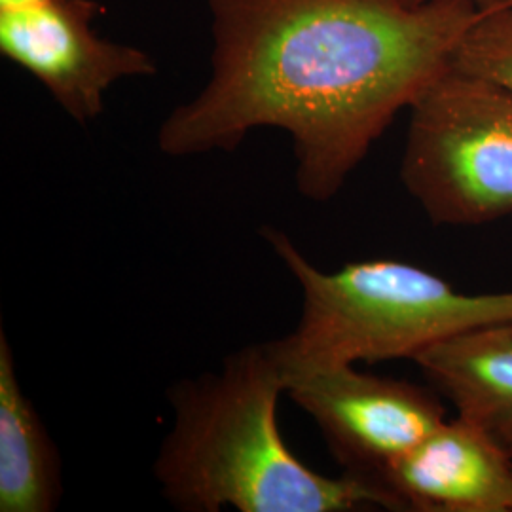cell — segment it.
<instances>
[{
	"label": "cell",
	"mask_w": 512,
	"mask_h": 512,
	"mask_svg": "<svg viewBox=\"0 0 512 512\" xmlns=\"http://www.w3.org/2000/svg\"><path fill=\"white\" fill-rule=\"evenodd\" d=\"M260 236L302 291L293 332L270 340L287 380L334 366L414 359L459 334L512 325V293H461L401 260L323 272L283 230L264 226Z\"/></svg>",
	"instance_id": "3"
},
{
	"label": "cell",
	"mask_w": 512,
	"mask_h": 512,
	"mask_svg": "<svg viewBox=\"0 0 512 512\" xmlns=\"http://www.w3.org/2000/svg\"><path fill=\"white\" fill-rule=\"evenodd\" d=\"M412 361L458 416L512 456V325L459 334L423 349Z\"/></svg>",
	"instance_id": "8"
},
{
	"label": "cell",
	"mask_w": 512,
	"mask_h": 512,
	"mask_svg": "<svg viewBox=\"0 0 512 512\" xmlns=\"http://www.w3.org/2000/svg\"><path fill=\"white\" fill-rule=\"evenodd\" d=\"M97 0H44L0 10V54L37 78L74 122L86 126L105 110L110 88L158 73L152 55L99 37Z\"/></svg>",
	"instance_id": "5"
},
{
	"label": "cell",
	"mask_w": 512,
	"mask_h": 512,
	"mask_svg": "<svg viewBox=\"0 0 512 512\" xmlns=\"http://www.w3.org/2000/svg\"><path fill=\"white\" fill-rule=\"evenodd\" d=\"M408 2L410 4H425V2H433V0H408ZM467 2H473L476 6H494L503 0H467Z\"/></svg>",
	"instance_id": "12"
},
{
	"label": "cell",
	"mask_w": 512,
	"mask_h": 512,
	"mask_svg": "<svg viewBox=\"0 0 512 512\" xmlns=\"http://www.w3.org/2000/svg\"><path fill=\"white\" fill-rule=\"evenodd\" d=\"M452 67L488 78L512 93V0L476 21L459 42Z\"/></svg>",
	"instance_id": "10"
},
{
	"label": "cell",
	"mask_w": 512,
	"mask_h": 512,
	"mask_svg": "<svg viewBox=\"0 0 512 512\" xmlns=\"http://www.w3.org/2000/svg\"><path fill=\"white\" fill-rule=\"evenodd\" d=\"M61 494L54 440L19 384L10 340L0 332V512H52Z\"/></svg>",
	"instance_id": "9"
},
{
	"label": "cell",
	"mask_w": 512,
	"mask_h": 512,
	"mask_svg": "<svg viewBox=\"0 0 512 512\" xmlns=\"http://www.w3.org/2000/svg\"><path fill=\"white\" fill-rule=\"evenodd\" d=\"M44 0H0V10H10V8H21V6H29V4H37Z\"/></svg>",
	"instance_id": "11"
},
{
	"label": "cell",
	"mask_w": 512,
	"mask_h": 512,
	"mask_svg": "<svg viewBox=\"0 0 512 512\" xmlns=\"http://www.w3.org/2000/svg\"><path fill=\"white\" fill-rule=\"evenodd\" d=\"M380 482L404 511L512 512V456L461 416L444 420Z\"/></svg>",
	"instance_id": "7"
},
{
	"label": "cell",
	"mask_w": 512,
	"mask_h": 512,
	"mask_svg": "<svg viewBox=\"0 0 512 512\" xmlns=\"http://www.w3.org/2000/svg\"><path fill=\"white\" fill-rule=\"evenodd\" d=\"M287 385L272 342L171 385L173 423L152 467L165 501L184 512L404 511L380 480L321 475L294 456L277 423Z\"/></svg>",
	"instance_id": "2"
},
{
	"label": "cell",
	"mask_w": 512,
	"mask_h": 512,
	"mask_svg": "<svg viewBox=\"0 0 512 512\" xmlns=\"http://www.w3.org/2000/svg\"><path fill=\"white\" fill-rule=\"evenodd\" d=\"M401 181L435 224L512 215V93L450 67L410 107Z\"/></svg>",
	"instance_id": "4"
},
{
	"label": "cell",
	"mask_w": 512,
	"mask_h": 512,
	"mask_svg": "<svg viewBox=\"0 0 512 512\" xmlns=\"http://www.w3.org/2000/svg\"><path fill=\"white\" fill-rule=\"evenodd\" d=\"M287 395L319 427L348 473L374 480L446 420L431 389L366 374L355 365L296 376Z\"/></svg>",
	"instance_id": "6"
},
{
	"label": "cell",
	"mask_w": 512,
	"mask_h": 512,
	"mask_svg": "<svg viewBox=\"0 0 512 512\" xmlns=\"http://www.w3.org/2000/svg\"><path fill=\"white\" fill-rule=\"evenodd\" d=\"M507 2V0H503ZM499 2V4H503ZM213 55L202 92L158 129L169 158L234 152L283 129L296 190L330 202L494 6L467 0H209Z\"/></svg>",
	"instance_id": "1"
}]
</instances>
